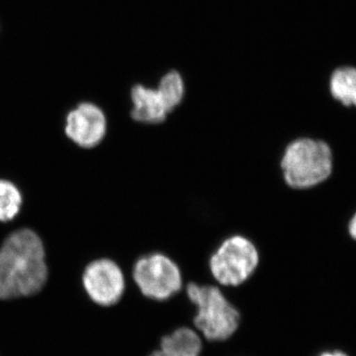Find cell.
I'll return each mask as SVG.
<instances>
[{
    "mask_svg": "<svg viewBox=\"0 0 356 356\" xmlns=\"http://www.w3.org/2000/svg\"><path fill=\"white\" fill-rule=\"evenodd\" d=\"M43 241L33 229H20L0 247V300L33 296L48 280Z\"/></svg>",
    "mask_w": 356,
    "mask_h": 356,
    "instance_id": "obj_1",
    "label": "cell"
},
{
    "mask_svg": "<svg viewBox=\"0 0 356 356\" xmlns=\"http://www.w3.org/2000/svg\"><path fill=\"white\" fill-rule=\"evenodd\" d=\"M280 166L287 187L296 191H312L332 177L334 154L325 140L312 136H300L285 146Z\"/></svg>",
    "mask_w": 356,
    "mask_h": 356,
    "instance_id": "obj_2",
    "label": "cell"
},
{
    "mask_svg": "<svg viewBox=\"0 0 356 356\" xmlns=\"http://www.w3.org/2000/svg\"><path fill=\"white\" fill-rule=\"evenodd\" d=\"M185 298L195 308L193 324L207 341H228L238 331L241 313L228 294L214 282L185 283Z\"/></svg>",
    "mask_w": 356,
    "mask_h": 356,
    "instance_id": "obj_3",
    "label": "cell"
},
{
    "mask_svg": "<svg viewBox=\"0 0 356 356\" xmlns=\"http://www.w3.org/2000/svg\"><path fill=\"white\" fill-rule=\"evenodd\" d=\"M261 252L254 241L242 234L226 236L211 252L208 270L212 281L224 289L243 286L261 264Z\"/></svg>",
    "mask_w": 356,
    "mask_h": 356,
    "instance_id": "obj_4",
    "label": "cell"
},
{
    "mask_svg": "<svg viewBox=\"0 0 356 356\" xmlns=\"http://www.w3.org/2000/svg\"><path fill=\"white\" fill-rule=\"evenodd\" d=\"M129 278L140 296L156 303L172 301L184 292L185 285L181 267L163 252H147L137 257Z\"/></svg>",
    "mask_w": 356,
    "mask_h": 356,
    "instance_id": "obj_5",
    "label": "cell"
},
{
    "mask_svg": "<svg viewBox=\"0 0 356 356\" xmlns=\"http://www.w3.org/2000/svg\"><path fill=\"white\" fill-rule=\"evenodd\" d=\"M83 285L93 303L108 308L123 299L128 281L125 270L116 259L99 257L84 269Z\"/></svg>",
    "mask_w": 356,
    "mask_h": 356,
    "instance_id": "obj_6",
    "label": "cell"
},
{
    "mask_svg": "<svg viewBox=\"0 0 356 356\" xmlns=\"http://www.w3.org/2000/svg\"><path fill=\"white\" fill-rule=\"evenodd\" d=\"M108 132V117L104 110L95 103H81L70 111L65 118V135L83 149H95L100 146Z\"/></svg>",
    "mask_w": 356,
    "mask_h": 356,
    "instance_id": "obj_7",
    "label": "cell"
},
{
    "mask_svg": "<svg viewBox=\"0 0 356 356\" xmlns=\"http://www.w3.org/2000/svg\"><path fill=\"white\" fill-rule=\"evenodd\" d=\"M129 116L134 122L142 125H159L172 114L156 86L134 83L129 90Z\"/></svg>",
    "mask_w": 356,
    "mask_h": 356,
    "instance_id": "obj_8",
    "label": "cell"
},
{
    "mask_svg": "<svg viewBox=\"0 0 356 356\" xmlns=\"http://www.w3.org/2000/svg\"><path fill=\"white\" fill-rule=\"evenodd\" d=\"M159 350L168 356H200L203 350L202 337L191 327H178L161 339Z\"/></svg>",
    "mask_w": 356,
    "mask_h": 356,
    "instance_id": "obj_9",
    "label": "cell"
},
{
    "mask_svg": "<svg viewBox=\"0 0 356 356\" xmlns=\"http://www.w3.org/2000/svg\"><path fill=\"white\" fill-rule=\"evenodd\" d=\"M330 91L337 102L356 107V69L346 67L334 70L330 79Z\"/></svg>",
    "mask_w": 356,
    "mask_h": 356,
    "instance_id": "obj_10",
    "label": "cell"
},
{
    "mask_svg": "<svg viewBox=\"0 0 356 356\" xmlns=\"http://www.w3.org/2000/svg\"><path fill=\"white\" fill-rule=\"evenodd\" d=\"M22 204V193L16 184L0 179V222L13 221L19 214Z\"/></svg>",
    "mask_w": 356,
    "mask_h": 356,
    "instance_id": "obj_11",
    "label": "cell"
},
{
    "mask_svg": "<svg viewBox=\"0 0 356 356\" xmlns=\"http://www.w3.org/2000/svg\"><path fill=\"white\" fill-rule=\"evenodd\" d=\"M318 356H350L348 353L343 350H324L318 355Z\"/></svg>",
    "mask_w": 356,
    "mask_h": 356,
    "instance_id": "obj_12",
    "label": "cell"
},
{
    "mask_svg": "<svg viewBox=\"0 0 356 356\" xmlns=\"http://www.w3.org/2000/svg\"><path fill=\"white\" fill-rule=\"evenodd\" d=\"M348 233L351 238L356 241V213L350 219V225H348Z\"/></svg>",
    "mask_w": 356,
    "mask_h": 356,
    "instance_id": "obj_13",
    "label": "cell"
},
{
    "mask_svg": "<svg viewBox=\"0 0 356 356\" xmlns=\"http://www.w3.org/2000/svg\"><path fill=\"white\" fill-rule=\"evenodd\" d=\"M149 356H168L165 355V353H163V351L161 350H156L153 351V353H151Z\"/></svg>",
    "mask_w": 356,
    "mask_h": 356,
    "instance_id": "obj_14",
    "label": "cell"
}]
</instances>
